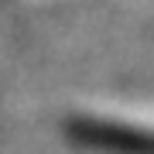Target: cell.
<instances>
[{
	"instance_id": "1",
	"label": "cell",
	"mask_w": 154,
	"mask_h": 154,
	"mask_svg": "<svg viewBox=\"0 0 154 154\" xmlns=\"http://www.w3.org/2000/svg\"><path fill=\"white\" fill-rule=\"evenodd\" d=\"M79 140L93 144V147L103 151H116V154H154V137L140 130H130V127H113V123H75L72 127Z\"/></svg>"
}]
</instances>
